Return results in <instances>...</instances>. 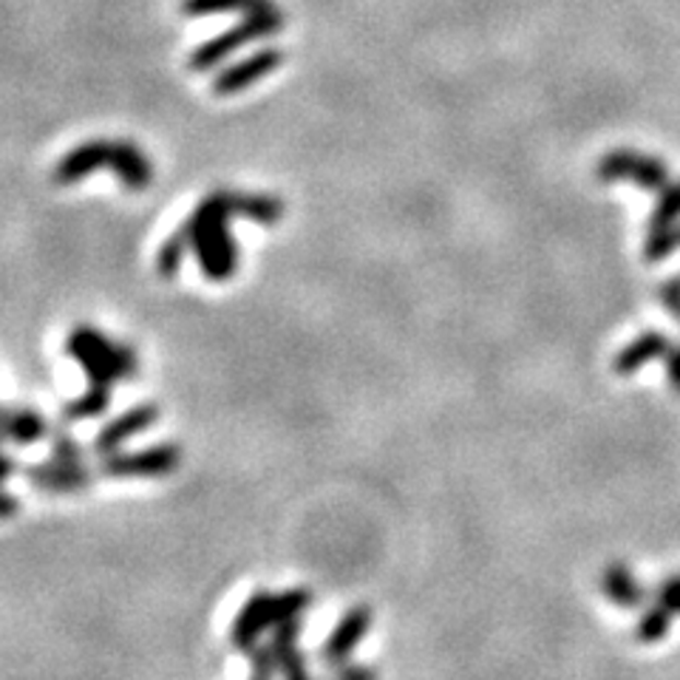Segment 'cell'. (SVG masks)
I'll use <instances>...</instances> for the list:
<instances>
[{
	"label": "cell",
	"mask_w": 680,
	"mask_h": 680,
	"mask_svg": "<svg viewBox=\"0 0 680 680\" xmlns=\"http://www.w3.org/2000/svg\"><path fill=\"white\" fill-rule=\"evenodd\" d=\"M12 473H14V459L7 457V471H3V477L9 479V477H12Z\"/></svg>",
	"instance_id": "cell-28"
},
{
	"label": "cell",
	"mask_w": 680,
	"mask_h": 680,
	"mask_svg": "<svg viewBox=\"0 0 680 680\" xmlns=\"http://www.w3.org/2000/svg\"><path fill=\"white\" fill-rule=\"evenodd\" d=\"M329 680H377V672L368 664H352V660H343L338 667H332Z\"/></svg>",
	"instance_id": "cell-26"
},
{
	"label": "cell",
	"mask_w": 680,
	"mask_h": 680,
	"mask_svg": "<svg viewBox=\"0 0 680 680\" xmlns=\"http://www.w3.org/2000/svg\"><path fill=\"white\" fill-rule=\"evenodd\" d=\"M261 7H267V0H181V12L190 17L219 12H256Z\"/></svg>",
	"instance_id": "cell-19"
},
{
	"label": "cell",
	"mask_w": 680,
	"mask_h": 680,
	"mask_svg": "<svg viewBox=\"0 0 680 680\" xmlns=\"http://www.w3.org/2000/svg\"><path fill=\"white\" fill-rule=\"evenodd\" d=\"M298 638H301V618H292V621H284V624H278L272 626V638H270V646H272V653H286V649H292V646H298Z\"/></svg>",
	"instance_id": "cell-25"
},
{
	"label": "cell",
	"mask_w": 680,
	"mask_h": 680,
	"mask_svg": "<svg viewBox=\"0 0 680 680\" xmlns=\"http://www.w3.org/2000/svg\"><path fill=\"white\" fill-rule=\"evenodd\" d=\"M188 250H190V238H188V233H185V227H179L174 236L162 244L160 253H156V270H160V275L174 278L176 272H179L185 256H188Z\"/></svg>",
	"instance_id": "cell-18"
},
{
	"label": "cell",
	"mask_w": 680,
	"mask_h": 680,
	"mask_svg": "<svg viewBox=\"0 0 680 680\" xmlns=\"http://www.w3.org/2000/svg\"><path fill=\"white\" fill-rule=\"evenodd\" d=\"M368 626H372V607L357 605L352 610L343 612L338 624L332 626L329 638L324 641V649H320V660L327 664L329 669L349 660V655L354 653V646L366 638Z\"/></svg>",
	"instance_id": "cell-6"
},
{
	"label": "cell",
	"mask_w": 680,
	"mask_h": 680,
	"mask_svg": "<svg viewBox=\"0 0 680 680\" xmlns=\"http://www.w3.org/2000/svg\"><path fill=\"white\" fill-rule=\"evenodd\" d=\"M275 658L284 680H313V675L306 669V655L301 653V646H292L286 653H278Z\"/></svg>",
	"instance_id": "cell-23"
},
{
	"label": "cell",
	"mask_w": 680,
	"mask_h": 680,
	"mask_svg": "<svg viewBox=\"0 0 680 680\" xmlns=\"http://www.w3.org/2000/svg\"><path fill=\"white\" fill-rule=\"evenodd\" d=\"M114 174L119 176L122 188L139 194V190H148L153 181V167L148 162V156L139 151L131 142H112V165H108Z\"/></svg>",
	"instance_id": "cell-11"
},
{
	"label": "cell",
	"mask_w": 680,
	"mask_h": 680,
	"mask_svg": "<svg viewBox=\"0 0 680 680\" xmlns=\"http://www.w3.org/2000/svg\"><path fill=\"white\" fill-rule=\"evenodd\" d=\"M77 329L83 332V338L89 340L91 349H94V352H97L99 357H103V361L108 363L114 372H117L119 380L137 375L139 363H137V354H133L131 349L122 347V343H114V340H108L103 332H99V329H94V327H77Z\"/></svg>",
	"instance_id": "cell-14"
},
{
	"label": "cell",
	"mask_w": 680,
	"mask_h": 680,
	"mask_svg": "<svg viewBox=\"0 0 680 680\" xmlns=\"http://www.w3.org/2000/svg\"><path fill=\"white\" fill-rule=\"evenodd\" d=\"M267 626H272V593L258 587L247 601L242 605L238 615L233 618L230 626V644L238 653H250L258 646V638L265 635Z\"/></svg>",
	"instance_id": "cell-7"
},
{
	"label": "cell",
	"mask_w": 680,
	"mask_h": 680,
	"mask_svg": "<svg viewBox=\"0 0 680 680\" xmlns=\"http://www.w3.org/2000/svg\"><path fill=\"white\" fill-rule=\"evenodd\" d=\"M51 457L60 462H80L83 459V445L71 437L69 431H51Z\"/></svg>",
	"instance_id": "cell-24"
},
{
	"label": "cell",
	"mask_w": 680,
	"mask_h": 680,
	"mask_svg": "<svg viewBox=\"0 0 680 680\" xmlns=\"http://www.w3.org/2000/svg\"><path fill=\"white\" fill-rule=\"evenodd\" d=\"M66 352H69L77 363H80V368L85 372L89 383H94V386H108V389H112V383L119 380L117 372H114V368L108 366V363H105L103 357L94 352V349H91V343L83 338L80 329H74V332L66 338Z\"/></svg>",
	"instance_id": "cell-12"
},
{
	"label": "cell",
	"mask_w": 680,
	"mask_h": 680,
	"mask_svg": "<svg viewBox=\"0 0 680 680\" xmlns=\"http://www.w3.org/2000/svg\"><path fill=\"white\" fill-rule=\"evenodd\" d=\"M181 462L179 445L156 443L139 452H112L99 457V473L108 479H137V477H167Z\"/></svg>",
	"instance_id": "cell-3"
},
{
	"label": "cell",
	"mask_w": 680,
	"mask_h": 680,
	"mask_svg": "<svg viewBox=\"0 0 680 680\" xmlns=\"http://www.w3.org/2000/svg\"><path fill=\"white\" fill-rule=\"evenodd\" d=\"M160 414L162 411L156 403L131 406V409L122 411L119 417H114L112 423L99 431L97 439H94V452H97L99 457H105V454H112V452H119V445L128 443L131 437H137V434L151 429V425L160 420Z\"/></svg>",
	"instance_id": "cell-8"
},
{
	"label": "cell",
	"mask_w": 680,
	"mask_h": 680,
	"mask_svg": "<svg viewBox=\"0 0 680 680\" xmlns=\"http://www.w3.org/2000/svg\"><path fill=\"white\" fill-rule=\"evenodd\" d=\"M281 28H284V14L278 12L275 7H270V3L256 9V12H247V17H244L238 26L227 28L222 35L210 37V40H204L202 46H196V51L190 55V69L194 71L215 69V66L224 63V60H227L233 51L242 49V46L278 35Z\"/></svg>",
	"instance_id": "cell-2"
},
{
	"label": "cell",
	"mask_w": 680,
	"mask_h": 680,
	"mask_svg": "<svg viewBox=\"0 0 680 680\" xmlns=\"http://www.w3.org/2000/svg\"><path fill=\"white\" fill-rule=\"evenodd\" d=\"M233 215H238V194L215 190L181 224L190 238V253L199 261L202 275L210 281H227L238 267V244L230 230Z\"/></svg>",
	"instance_id": "cell-1"
},
{
	"label": "cell",
	"mask_w": 680,
	"mask_h": 680,
	"mask_svg": "<svg viewBox=\"0 0 680 680\" xmlns=\"http://www.w3.org/2000/svg\"><path fill=\"white\" fill-rule=\"evenodd\" d=\"M596 174L601 181H615V179H630L641 188L658 190L667 185V165L653 156H644V153L635 151H612L607 153L605 160L598 162Z\"/></svg>",
	"instance_id": "cell-4"
},
{
	"label": "cell",
	"mask_w": 680,
	"mask_h": 680,
	"mask_svg": "<svg viewBox=\"0 0 680 680\" xmlns=\"http://www.w3.org/2000/svg\"><path fill=\"white\" fill-rule=\"evenodd\" d=\"M678 215H680V181L678 185H669V188L664 190V196H660V202L653 215V230H667L669 222L678 219Z\"/></svg>",
	"instance_id": "cell-22"
},
{
	"label": "cell",
	"mask_w": 680,
	"mask_h": 680,
	"mask_svg": "<svg viewBox=\"0 0 680 680\" xmlns=\"http://www.w3.org/2000/svg\"><path fill=\"white\" fill-rule=\"evenodd\" d=\"M112 165V142L105 139H91L77 145L74 151H69L63 160L57 162L55 167V181L57 185H77L83 181L85 176H91L99 167Z\"/></svg>",
	"instance_id": "cell-9"
},
{
	"label": "cell",
	"mask_w": 680,
	"mask_h": 680,
	"mask_svg": "<svg viewBox=\"0 0 680 680\" xmlns=\"http://www.w3.org/2000/svg\"><path fill=\"white\" fill-rule=\"evenodd\" d=\"M3 434H7L9 443L14 445H35L40 443L46 434H51V429L37 411L14 409V406H9V409H3Z\"/></svg>",
	"instance_id": "cell-13"
},
{
	"label": "cell",
	"mask_w": 680,
	"mask_h": 680,
	"mask_svg": "<svg viewBox=\"0 0 680 680\" xmlns=\"http://www.w3.org/2000/svg\"><path fill=\"white\" fill-rule=\"evenodd\" d=\"M23 477H26L35 488L49 493H77L91 485L89 468H83L80 462H60V459L28 466L26 471H23Z\"/></svg>",
	"instance_id": "cell-10"
},
{
	"label": "cell",
	"mask_w": 680,
	"mask_h": 680,
	"mask_svg": "<svg viewBox=\"0 0 680 680\" xmlns=\"http://www.w3.org/2000/svg\"><path fill=\"white\" fill-rule=\"evenodd\" d=\"M108 403H112V389H108V386H94V383H91L89 391H85L83 397H77L74 403L66 406L63 417L66 420H71V423H77V420H91V417L105 414Z\"/></svg>",
	"instance_id": "cell-17"
},
{
	"label": "cell",
	"mask_w": 680,
	"mask_h": 680,
	"mask_svg": "<svg viewBox=\"0 0 680 680\" xmlns=\"http://www.w3.org/2000/svg\"><path fill=\"white\" fill-rule=\"evenodd\" d=\"M14 514H17V500H14L12 493H7L3 496V519H12Z\"/></svg>",
	"instance_id": "cell-27"
},
{
	"label": "cell",
	"mask_w": 680,
	"mask_h": 680,
	"mask_svg": "<svg viewBox=\"0 0 680 680\" xmlns=\"http://www.w3.org/2000/svg\"><path fill=\"white\" fill-rule=\"evenodd\" d=\"M605 590H607V596L612 598V601H618V605H635V601L641 598L638 587H635V582H632L630 573H626L624 567L607 570Z\"/></svg>",
	"instance_id": "cell-20"
},
{
	"label": "cell",
	"mask_w": 680,
	"mask_h": 680,
	"mask_svg": "<svg viewBox=\"0 0 680 680\" xmlns=\"http://www.w3.org/2000/svg\"><path fill=\"white\" fill-rule=\"evenodd\" d=\"M281 63H284V55H281L278 49L253 51L250 57H244V60H238V63L219 71L213 80V91L219 94V97H233V94H238V91L256 85L258 80H265V77L272 74V71H275Z\"/></svg>",
	"instance_id": "cell-5"
},
{
	"label": "cell",
	"mask_w": 680,
	"mask_h": 680,
	"mask_svg": "<svg viewBox=\"0 0 680 680\" xmlns=\"http://www.w3.org/2000/svg\"><path fill=\"white\" fill-rule=\"evenodd\" d=\"M315 596L309 587H290V590L272 596V626L301 618L309 607H313Z\"/></svg>",
	"instance_id": "cell-16"
},
{
	"label": "cell",
	"mask_w": 680,
	"mask_h": 680,
	"mask_svg": "<svg viewBox=\"0 0 680 680\" xmlns=\"http://www.w3.org/2000/svg\"><path fill=\"white\" fill-rule=\"evenodd\" d=\"M247 664H250V678L247 680H272L278 669V658L272 653V646H253L250 653H247Z\"/></svg>",
	"instance_id": "cell-21"
},
{
	"label": "cell",
	"mask_w": 680,
	"mask_h": 680,
	"mask_svg": "<svg viewBox=\"0 0 680 680\" xmlns=\"http://www.w3.org/2000/svg\"><path fill=\"white\" fill-rule=\"evenodd\" d=\"M238 215L272 227L284 215V202L267 194H238Z\"/></svg>",
	"instance_id": "cell-15"
}]
</instances>
